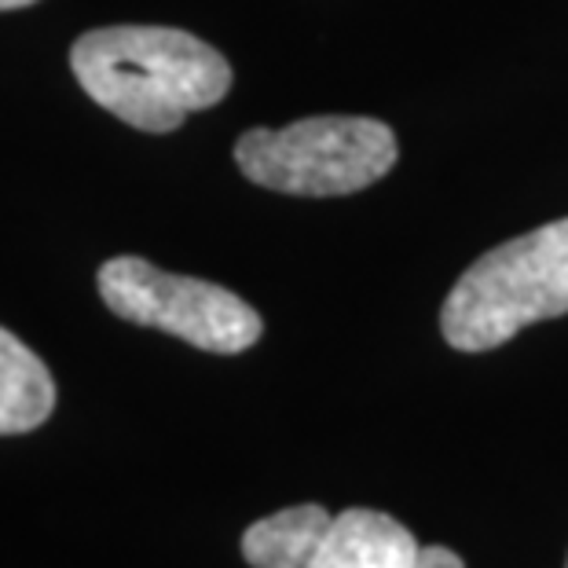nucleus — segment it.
<instances>
[{"mask_svg": "<svg viewBox=\"0 0 568 568\" xmlns=\"http://www.w3.org/2000/svg\"><path fill=\"white\" fill-rule=\"evenodd\" d=\"M70 67L103 111L143 132H173L232 89L227 59L173 27L92 30L70 48Z\"/></svg>", "mask_w": 568, "mask_h": 568, "instance_id": "obj_1", "label": "nucleus"}, {"mask_svg": "<svg viewBox=\"0 0 568 568\" xmlns=\"http://www.w3.org/2000/svg\"><path fill=\"white\" fill-rule=\"evenodd\" d=\"M568 312V216L488 250L463 272L440 308L444 342L491 353L525 326Z\"/></svg>", "mask_w": 568, "mask_h": 568, "instance_id": "obj_2", "label": "nucleus"}, {"mask_svg": "<svg viewBox=\"0 0 568 568\" xmlns=\"http://www.w3.org/2000/svg\"><path fill=\"white\" fill-rule=\"evenodd\" d=\"M396 136L378 118L323 114L286 129H253L235 143V162L253 184L301 199L353 195L396 165Z\"/></svg>", "mask_w": 568, "mask_h": 568, "instance_id": "obj_3", "label": "nucleus"}, {"mask_svg": "<svg viewBox=\"0 0 568 568\" xmlns=\"http://www.w3.org/2000/svg\"><path fill=\"white\" fill-rule=\"evenodd\" d=\"M100 294L114 316L184 337L202 353H246L264 331L257 308L232 290L162 272L143 257L106 261L100 268Z\"/></svg>", "mask_w": 568, "mask_h": 568, "instance_id": "obj_4", "label": "nucleus"}, {"mask_svg": "<svg viewBox=\"0 0 568 568\" xmlns=\"http://www.w3.org/2000/svg\"><path fill=\"white\" fill-rule=\"evenodd\" d=\"M418 539L382 510H342L308 568H418Z\"/></svg>", "mask_w": 568, "mask_h": 568, "instance_id": "obj_5", "label": "nucleus"}, {"mask_svg": "<svg viewBox=\"0 0 568 568\" xmlns=\"http://www.w3.org/2000/svg\"><path fill=\"white\" fill-rule=\"evenodd\" d=\"M55 407V382L41 356L0 326V437L30 433Z\"/></svg>", "mask_w": 568, "mask_h": 568, "instance_id": "obj_6", "label": "nucleus"}, {"mask_svg": "<svg viewBox=\"0 0 568 568\" xmlns=\"http://www.w3.org/2000/svg\"><path fill=\"white\" fill-rule=\"evenodd\" d=\"M331 521L334 517L316 503L290 506L246 528L243 558L253 568H308Z\"/></svg>", "mask_w": 568, "mask_h": 568, "instance_id": "obj_7", "label": "nucleus"}, {"mask_svg": "<svg viewBox=\"0 0 568 568\" xmlns=\"http://www.w3.org/2000/svg\"><path fill=\"white\" fill-rule=\"evenodd\" d=\"M418 568H466V565L455 550H447V547H422Z\"/></svg>", "mask_w": 568, "mask_h": 568, "instance_id": "obj_8", "label": "nucleus"}, {"mask_svg": "<svg viewBox=\"0 0 568 568\" xmlns=\"http://www.w3.org/2000/svg\"><path fill=\"white\" fill-rule=\"evenodd\" d=\"M27 4H38V0H0V11H11V8H27Z\"/></svg>", "mask_w": 568, "mask_h": 568, "instance_id": "obj_9", "label": "nucleus"}, {"mask_svg": "<svg viewBox=\"0 0 568 568\" xmlns=\"http://www.w3.org/2000/svg\"><path fill=\"white\" fill-rule=\"evenodd\" d=\"M565 568H568V561H565Z\"/></svg>", "mask_w": 568, "mask_h": 568, "instance_id": "obj_10", "label": "nucleus"}]
</instances>
